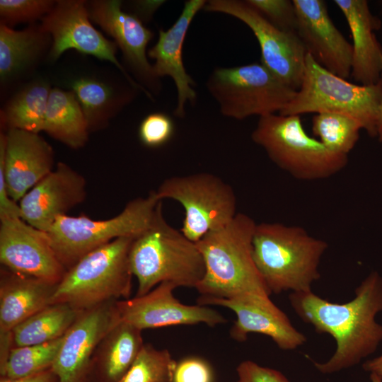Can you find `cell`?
I'll use <instances>...</instances> for the list:
<instances>
[{
    "label": "cell",
    "instance_id": "28",
    "mask_svg": "<svg viewBox=\"0 0 382 382\" xmlns=\"http://www.w3.org/2000/svg\"><path fill=\"white\" fill-rule=\"evenodd\" d=\"M51 88L45 82H35L11 98L1 112V121L8 129H17L39 134L44 120Z\"/></svg>",
    "mask_w": 382,
    "mask_h": 382
},
{
    "label": "cell",
    "instance_id": "6",
    "mask_svg": "<svg viewBox=\"0 0 382 382\" xmlns=\"http://www.w3.org/2000/svg\"><path fill=\"white\" fill-rule=\"evenodd\" d=\"M162 211L155 190L129 201L117 216L104 220L86 215L58 216L47 232L59 260L69 270L81 258L115 239L136 238L149 228Z\"/></svg>",
    "mask_w": 382,
    "mask_h": 382
},
{
    "label": "cell",
    "instance_id": "26",
    "mask_svg": "<svg viewBox=\"0 0 382 382\" xmlns=\"http://www.w3.org/2000/svg\"><path fill=\"white\" fill-rule=\"evenodd\" d=\"M83 311L66 303H52L12 330L13 347L40 345L63 337Z\"/></svg>",
    "mask_w": 382,
    "mask_h": 382
},
{
    "label": "cell",
    "instance_id": "24",
    "mask_svg": "<svg viewBox=\"0 0 382 382\" xmlns=\"http://www.w3.org/2000/svg\"><path fill=\"white\" fill-rule=\"evenodd\" d=\"M144 345L141 330L120 320L100 342L91 365L96 364L101 382H120Z\"/></svg>",
    "mask_w": 382,
    "mask_h": 382
},
{
    "label": "cell",
    "instance_id": "42",
    "mask_svg": "<svg viewBox=\"0 0 382 382\" xmlns=\"http://www.w3.org/2000/svg\"><path fill=\"white\" fill-rule=\"evenodd\" d=\"M371 382H382V378L374 373L370 374Z\"/></svg>",
    "mask_w": 382,
    "mask_h": 382
},
{
    "label": "cell",
    "instance_id": "16",
    "mask_svg": "<svg viewBox=\"0 0 382 382\" xmlns=\"http://www.w3.org/2000/svg\"><path fill=\"white\" fill-rule=\"evenodd\" d=\"M120 321L116 301L81 313L65 334L52 367L59 382H82L100 342Z\"/></svg>",
    "mask_w": 382,
    "mask_h": 382
},
{
    "label": "cell",
    "instance_id": "41",
    "mask_svg": "<svg viewBox=\"0 0 382 382\" xmlns=\"http://www.w3.org/2000/svg\"><path fill=\"white\" fill-rule=\"evenodd\" d=\"M376 136L378 138V140L382 142V96L380 101L378 117H377V124H376Z\"/></svg>",
    "mask_w": 382,
    "mask_h": 382
},
{
    "label": "cell",
    "instance_id": "37",
    "mask_svg": "<svg viewBox=\"0 0 382 382\" xmlns=\"http://www.w3.org/2000/svg\"><path fill=\"white\" fill-rule=\"evenodd\" d=\"M236 371V382H290L280 371L250 360L241 362Z\"/></svg>",
    "mask_w": 382,
    "mask_h": 382
},
{
    "label": "cell",
    "instance_id": "19",
    "mask_svg": "<svg viewBox=\"0 0 382 382\" xmlns=\"http://www.w3.org/2000/svg\"><path fill=\"white\" fill-rule=\"evenodd\" d=\"M297 17L296 33L307 53L333 74L351 76L352 45L329 16L323 0H293Z\"/></svg>",
    "mask_w": 382,
    "mask_h": 382
},
{
    "label": "cell",
    "instance_id": "32",
    "mask_svg": "<svg viewBox=\"0 0 382 382\" xmlns=\"http://www.w3.org/2000/svg\"><path fill=\"white\" fill-rule=\"evenodd\" d=\"M176 364L167 349L144 344L120 382H173Z\"/></svg>",
    "mask_w": 382,
    "mask_h": 382
},
{
    "label": "cell",
    "instance_id": "33",
    "mask_svg": "<svg viewBox=\"0 0 382 382\" xmlns=\"http://www.w3.org/2000/svg\"><path fill=\"white\" fill-rule=\"evenodd\" d=\"M55 4L50 0H1V23L11 25L45 17Z\"/></svg>",
    "mask_w": 382,
    "mask_h": 382
},
{
    "label": "cell",
    "instance_id": "35",
    "mask_svg": "<svg viewBox=\"0 0 382 382\" xmlns=\"http://www.w3.org/2000/svg\"><path fill=\"white\" fill-rule=\"evenodd\" d=\"M174 131V122L168 115L154 112L148 115L140 123L139 137L144 145L156 148L168 142Z\"/></svg>",
    "mask_w": 382,
    "mask_h": 382
},
{
    "label": "cell",
    "instance_id": "15",
    "mask_svg": "<svg viewBox=\"0 0 382 382\" xmlns=\"http://www.w3.org/2000/svg\"><path fill=\"white\" fill-rule=\"evenodd\" d=\"M198 304L216 305L231 310L236 320L230 330L238 342L247 340L250 333L270 337L283 350H294L306 342V337L291 324L285 313L270 296L246 294L232 299L199 298Z\"/></svg>",
    "mask_w": 382,
    "mask_h": 382
},
{
    "label": "cell",
    "instance_id": "40",
    "mask_svg": "<svg viewBox=\"0 0 382 382\" xmlns=\"http://www.w3.org/2000/svg\"><path fill=\"white\" fill-rule=\"evenodd\" d=\"M362 367L366 371L374 373L382 378V354L379 357L366 361Z\"/></svg>",
    "mask_w": 382,
    "mask_h": 382
},
{
    "label": "cell",
    "instance_id": "5",
    "mask_svg": "<svg viewBox=\"0 0 382 382\" xmlns=\"http://www.w3.org/2000/svg\"><path fill=\"white\" fill-rule=\"evenodd\" d=\"M134 238H120L90 252L66 272L52 303H66L84 311L103 303L127 299L132 279L129 253Z\"/></svg>",
    "mask_w": 382,
    "mask_h": 382
},
{
    "label": "cell",
    "instance_id": "10",
    "mask_svg": "<svg viewBox=\"0 0 382 382\" xmlns=\"http://www.w3.org/2000/svg\"><path fill=\"white\" fill-rule=\"evenodd\" d=\"M155 191L161 200L171 199L181 204L185 217L180 231L194 243L226 226L237 214L233 190L212 173L171 177Z\"/></svg>",
    "mask_w": 382,
    "mask_h": 382
},
{
    "label": "cell",
    "instance_id": "29",
    "mask_svg": "<svg viewBox=\"0 0 382 382\" xmlns=\"http://www.w3.org/2000/svg\"><path fill=\"white\" fill-rule=\"evenodd\" d=\"M85 119L88 130L104 127L122 102L114 90L108 84L97 79L81 77L71 84Z\"/></svg>",
    "mask_w": 382,
    "mask_h": 382
},
{
    "label": "cell",
    "instance_id": "14",
    "mask_svg": "<svg viewBox=\"0 0 382 382\" xmlns=\"http://www.w3.org/2000/svg\"><path fill=\"white\" fill-rule=\"evenodd\" d=\"M177 286L162 282L147 294L116 301L122 321L141 330L204 323L214 328L226 322L218 311L204 305H187L173 294Z\"/></svg>",
    "mask_w": 382,
    "mask_h": 382
},
{
    "label": "cell",
    "instance_id": "36",
    "mask_svg": "<svg viewBox=\"0 0 382 382\" xmlns=\"http://www.w3.org/2000/svg\"><path fill=\"white\" fill-rule=\"evenodd\" d=\"M212 370L208 362L197 357H189L177 362L173 382H212Z\"/></svg>",
    "mask_w": 382,
    "mask_h": 382
},
{
    "label": "cell",
    "instance_id": "25",
    "mask_svg": "<svg viewBox=\"0 0 382 382\" xmlns=\"http://www.w3.org/2000/svg\"><path fill=\"white\" fill-rule=\"evenodd\" d=\"M42 131L74 149L86 144L89 133L88 125L72 91L51 88Z\"/></svg>",
    "mask_w": 382,
    "mask_h": 382
},
{
    "label": "cell",
    "instance_id": "30",
    "mask_svg": "<svg viewBox=\"0 0 382 382\" xmlns=\"http://www.w3.org/2000/svg\"><path fill=\"white\" fill-rule=\"evenodd\" d=\"M360 125L347 116L318 113L312 120L313 134L332 152L348 155L359 138Z\"/></svg>",
    "mask_w": 382,
    "mask_h": 382
},
{
    "label": "cell",
    "instance_id": "27",
    "mask_svg": "<svg viewBox=\"0 0 382 382\" xmlns=\"http://www.w3.org/2000/svg\"><path fill=\"white\" fill-rule=\"evenodd\" d=\"M50 35L42 27L15 30L0 25V77L1 81L16 76L30 65L45 47Z\"/></svg>",
    "mask_w": 382,
    "mask_h": 382
},
{
    "label": "cell",
    "instance_id": "9",
    "mask_svg": "<svg viewBox=\"0 0 382 382\" xmlns=\"http://www.w3.org/2000/svg\"><path fill=\"white\" fill-rule=\"evenodd\" d=\"M206 86L221 114L239 120L279 112L296 93L260 62L216 68Z\"/></svg>",
    "mask_w": 382,
    "mask_h": 382
},
{
    "label": "cell",
    "instance_id": "18",
    "mask_svg": "<svg viewBox=\"0 0 382 382\" xmlns=\"http://www.w3.org/2000/svg\"><path fill=\"white\" fill-rule=\"evenodd\" d=\"M121 7L119 0H98L92 1L88 10L90 18L115 40L139 83L156 93L161 89L159 78L146 52L154 34L137 16L123 11Z\"/></svg>",
    "mask_w": 382,
    "mask_h": 382
},
{
    "label": "cell",
    "instance_id": "21",
    "mask_svg": "<svg viewBox=\"0 0 382 382\" xmlns=\"http://www.w3.org/2000/svg\"><path fill=\"white\" fill-rule=\"evenodd\" d=\"M207 1L188 0L173 25L166 30H160L156 44L147 53L154 59V71L158 78L169 76L177 89V105L175 116L184 117L187 102L195 104L197 93L195 83L187 73L183 62V46L189 27L197 13L203 9Z\"/></svg>",
    "mask_w": 382,
    "mask_h": 382
},
{
    "label": "cell",
    "instance_id": "13",
    "mask_svg": "<svg viewBox=\"0 0 382 382\" xmlns=\"http://www.w3.org/2000/svg\"><path fill=\"white\" fill-rule=\"evenodd\" d=\"M0 262L16 273L58 284L67 271L47 232L21 217L0 220Z\"/></svg>",
    "mask_w": 382,
    "mask_h": 382
},
{
    "label": "cell",
    "instance_id": "1",
    "mask_svg": "<svg viewBox=\"0 0 382 382\" xmlns=\"http://www.w3.org/2000/svg\"><path fill=\"white\" fill-rule=\"evenodd\" d=\"M291 307L318 333L331 335L337 347L326 361H313L316 369L330 374L354 366L373 354L382 342V325L376 316L382 312V277L371 272L355 289L349 302L336 303L312 291L292 292Z\"/></svg>",
    "mask_w": 382,
    "mask_h": 382
},
{
    "label": "cell",
    "instance_id": "23",
    "mask_svg": "<svg viewBox=\"0 0 382 382\" xmlns=\"http://www.w3.org/2000/svg\"><path fill=\"white\" fill-rule=\"evenodd\" d=\"M57 284L13 272L0 274V332H10L21 323L50 304Z\"/></svg>",
    "mask_w": 382,
    "mask_h": 382
},
{
    "label": "cell",
    "instance_id": "20",
    "mask_svg": "<svg viewBox=\"0 0 382 382\" xmlns=\"http://www.w3.org/2000/svg\"><path fill=\"white\" fill-rule=\"evenodd\" d=\"M86 197L85 178L65 163L33 187L19 201L21 218L47 232L56 219L81 204Z\"/></svg>",
    "mask_w": 382,
    "mask_h": 382
},
{
    "label": "cell",
    "instance_id": "4",
    "mask_svg": "<svg viewBox=\"0 0 382 382\" xmlns=\"http://www.w3.org/2000/svg\"><path fill=\"white\" fill-rule=\"evenodd\" d=\"M131 272L138 282L136 296L162 282L196 288L205 274L196 243L170 226L161 211L153 224L134 238L129 253Z\"/></svg>",
    "mask_w": 382,
    "mask_h": 382
},
{
    "label": "cell",
    "instance_id": "31",
    "mask_svg": "<svg viewBox=\"0 0 382 382\" xmlns=\"http://www.w3.org/2000/svg\"><path fill=\"white\" fill-rule=\"evenodd\" d=\"M64 335L43 344L13 347L1 377L18 378L51 369Z\"/></svg>",
    "mask_w": 382,
    "mask_h": 382
},
{
    "label": "cell",
    "instance_id": "7",
    "mask_svg": "<svg viewBox=\"0 0 382 382\" xmlns=\"http://www.w3.org/2000/svg\"><path fill=\"white\" fill-rule=\"evenodd\" d=\"M382 78L376 84L363 86L347 81L320 65L306 54L301 85L281 115L332 112L356 120L370 136H376Z\"/></svg>",
    "mask_w": 382,
    "mask_h": 382
},
{
    "label": "cell",
    "instance_id": "17",
    "mask_svg": "<svg viewBox=\"0 0 382 382\" xmlns=\"http://www.w3.org/2000/svg\"><path fill=\"white\" fill-rule=\"evenodd\" d=\"M54 156L51 146L39 134L11 129L0 134V168L9 197L16 202L52 172Z\"/></svg>",
    "mask_w": 382,
    "mask_h": 382
},
{
    "label": "cell",
    "instance_id": "39",
    "mask_svg": "<svg viewBox=\"0 0 382 382\" xmlns=\"http://www.w3.org/2000/svg\"><path fill=\"white\" fill-rule=\"evenodd\" d=\"M165 1H137L134 3L137 16L142 22V19L148 20Z\"/></svg>",
    "mask_w": 382,
    "mask_h": 382
},
{
    "label": "cell",
    "instance_id": "22",
    "mask_svg": "<svg viewBox=\"0 0 382 382\" xmlns=\"http://www.w3.org/2000/svg\"><path fill=\"white\" fill-rule=\"evenodd\" d=\"M351 32L353 44L351 76L363 86L376 84L382 78V48L375 30L380 21L371 13L365 0H335Z\"/></svg>",
    "mask_w": 382,
    "mask_h": 382
},
{
    "label": "cell",
    "instance_id": "2",
    "mask_svg": "<svg viewBox=\"0 0 382 382\" xmlns=\"http://www.w3.org/2000/svg\"><path fill=\"white\" fill-rule=\"evenodd\" d=\"M256 224L248 215L237 213L226 226L208 233L196 243L205 266L204 276L195 288L200 298L272 294L253 257Z\"/></svg>",
    "mask_w": 382,
    "mask_h": 382
},
{
    "label": "cell",
    "instance_id": "11",
    "mask_svg": "<svg viewBox=\"0 0 382 382\" xmlns=\"http://www.w3.org/2000/svg\"><path fill=\"white\" fill-rule=\"evenodd\" d=\"M203 10L229 15L244 23L258 41L260 63L282 83L296 91L299 89L307 52L296 33L275 27L245 1H207Z\"/></svg>",
    "mask_w": 382,
    "mask_h": 382
},
{
    "label": "cell",
    "instance_id": "38",
    "mask_svg": "<svg viewBox=\"0 0 382 382\" xmlns=\"http://www.w3.org/2000/svg\"><path fill=\"white\" fill-rule=\"evenodd\" d=\"M0 382H59V379L51 368L39 373L18 378L1 377Z\"/></svg>",
    "mask_w": 382,
    "mask_h": 382
},
{
    "label": "cell",
    "instance_id": "3",
    "mask_svg": "<svg viewBox=\"0 0 382 382\" xmlns=\"http://www.w3.org/2000/svg\"><path fill=\"white\" fill-rule=\"evenodd\" d=\"M252 245L255 265L272 294L311 291L328 248L301 226L277 222L257 224Z\"/></svg>",
    "mask_w": 382,
    "mask_h": 382
},
{
    "label": "cell",
    "instance_id": "34",
    "mask_svg": "<svg viewBox=\"0 0 382 382\" xmlns=\"http://www.w3.org/2000/svg\"><path fill=\"white\" fill-rule=\"evenodd\" d=\"M270 23L280 30L296 33L297 17L293 1L245 0Z\"/></svg>",
    "mask_w": 382,
    "mask_h": 382
},
{
    "label": "cell",
    "instance_id": "12",
    "mask_svg": "<svg viewBox=\"0 0 382 382\" xmlns=\"http://www.w3.org/2000/svg\"><path fill=\"white\" fill-rule=\"evenodd\" d=\"M81 0L57 1L53 9L42 18V28L52 38V60L68 50L112 63L135 88L152 99L151 94L136 82L116 57L117 45L96 30L90 21L88 6Z\"/></svg>",
    "mask_w": 382,
    "mask_h": 382
},
{
    "label": "cell",
    "instance_id": "8",
    "mask_svg": "<svg viewBox=\"0 0 382 382\" xmlns=\"http://www.w3.org/2000/svg\"><path fill=\"white\" fill-rule=\"evenodd\" d=\"M279 168L300 180H323L345 168L348 156L328 150L304 130L299 115L260 117L251 134Z\"/></svg>",
    "mask_w": 382,
    "mask_h": 382
}]
</instances>
